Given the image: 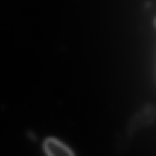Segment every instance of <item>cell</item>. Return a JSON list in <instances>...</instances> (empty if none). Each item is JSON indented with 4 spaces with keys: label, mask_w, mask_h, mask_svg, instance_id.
I'll return each mask as SVG.
<instances>
[{
    "label": "cell",
    "mask_w": 156,
    "mask_h": 156,
    "mask_svg": "<svg viewBox=\"0 0 156 156\" xmlns=\"http://www.w3.org/2000/svg\"><path fill=\"white\" fill-rule=\"evenodd\" d=\"M154 111H155L154 108L151 107L145 108L142 112L139 113L133 119L131 128L133 129H136L150 123L154 119Z\"/></svg>",
    "instance_id": "cell-2"
},
{
    "label": "cell",
    "mask_w": 156,
    "mask_h": 156,
    "mask_svg": "<svg viewBox=\"0 0 156 156\" xmlns=\"http://www.w3.org/2000/svg\"><path fill=\"white\" fill-rule=\"evenodd\" d=\"M43 149L46 155L51 156L73 155L74 152L67 145L59 140L49 137L43 143Z\"/></svg>",
    "instance_id": "cell-1"
}]
</instances>
